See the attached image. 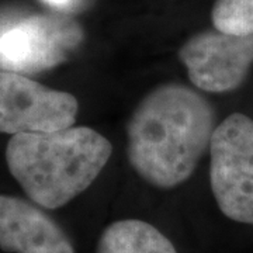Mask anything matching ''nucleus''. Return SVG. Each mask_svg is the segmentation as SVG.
Returning <instances> with one entry per match:
<instances>
[{"label": "nucleus", "instance_id": "obj_1", "mask_svg": "<svg viewBox=\"0 0 253 253\" xmlns=\"http://www.w3.org/2000/svg\"><path fill=\"white\" fill-rule=\"evenodd\" d=\"M214 134V111L184 84L156 87L138 104L126 126V154L145 181L170 189L196 170Z\"/></svg>", "mask_w": 253, "mask_h": 253}, {"label": "nucleus", "instance_id": "obj_2", "mask_svg": "<svg viewBox=\"0 0 253 253\" xmlns=\"http://www.w3.org/2000/svg\"><path fill=\"white\" fill-rule=\"evenodd\" d=\"M113 152L110 141L87 126L10 138L6 161L31 201L56 210L90 186Z\"/></svg>", "mask_w": 253, "mask_h": 253}, {"label": "nucleus", "instance_id": "obj_3", "mask_svg": "<svg viewBox=\"0 0 253 253\" xmlns=\"http://www.w3.org/2000/svg\"><path fill=\"white\" fill-rule=\"evenodd\" d=\"M211 151V189L228 218L253 224V121L231 114L214 129Z\"/></svg>", "mask_w": 253, "mask_h": 253}, {"label": "nucleus", "instance_id": "obj_4", "mask_svg": "<svg viewBox=\"0 0 253 253\" xmlns=\"http://www.w3.org/2000/svg\"><path fill=\"white\" fill-rule=\"evenodd\" d=\"M83 40V30L62 14H36L0 30V72L26 75L65 62Z\"/></svg>", "mask_w": 253, "mask_h": 253}, {"label": "nucleus", "instance_id": "obj_5", "mask_svg": "<svg viewBox=\"0 0 253 253\" xmlns=\"http://www.w3.org/2000/svg\"><path fill=\"white\" fill-rule=\"evenodd\" d=\"M79 111L76 97L49 89L24 75L0 72V132L42 134L71 128Z\"/></svg>", "mask_w": 253, "mask_h": 253}, {"label": "nucleus", "instance_id": "obj_6", "mask_svg": "<svg viewBox=\"0 0 253 253\" xmlns=\"http://www.w3.org/2000/svg\"><path fill=\"white\" fill-rule=\"evenodd\" d=\"M180 61L194 86L224 93L236 89L253 62V34L232 36L218 30L203 31L181 46Z\"/></svg>", "mask_w": 253, "mask_h": 253}, {"label": "nucleus", "instance_id": "obj_7", "mask_svg": "<svg viewBox=\"0 0 253 253\" xmlns=\"http://www.w3.org/2000/svg\"><path fill=\"white\" fill-rule=\"evenodd\" d=\"M0 249L13 253H75L61 226L24 200L0 194Z\"/></svg>", "mask_w": 253, "mask_h": 253}, {"label": "nucleus", "instance_id": "obj_8", "mask_svg": "<svg viewBox=\"0 0 253 253\" xmlns=\"http://www.w3.org/2000/svg\"><path fill=\"white\" fill-rule=\"evenodd\" d=\"M97 253H177L173 244L154 225L139 219H123L106 228Z\"/></svg>", "mask_w": 253, "mask_h": 253}, {"label": "nucleus", "instance_id": "obj_9", "mask_svg": "<svg viewBox=\"0 0 253 253\" xmlns=\"http://www.w3.org/2000/svg\"><path fill=\"white\" fill-rule=\"evenodd\" d=\"M212 24L218 31L232 36L253 34V0H215Z\"/></svg>", "mask_w": 253, "mask_h": 253}, {"label": "nucleus", "instance_id": "obj_10", "mask_svg": "<svg viewBox=\"0 0 253 253\" xmlns=\"http://www.w3.org/2000/svg\"><path fill=\"white\" fill-rule=\"evenodd\" d=\"M42 1L46 3L48 6H51L56 10H61V11L72 10L75 4L78 3V0H42Z\"/></svg>", "mask_w": 253, "mask_h": 253}]
</instances>
